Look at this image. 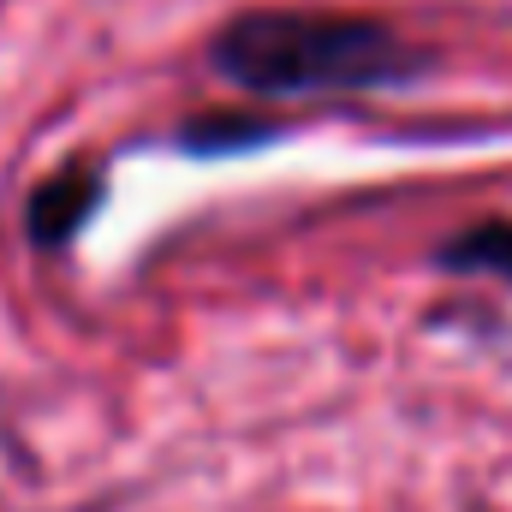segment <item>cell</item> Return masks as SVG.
I'll list each match as a JSON object with an SVG mask.
<instances>
[{
  "mask_svg": "<svg viewBox=\"0 0 512 512\" xmlns=\"http://www.w3.org/2000/svg\"><path fill=\"white\" fill-rule=\"evenodd\" d=\"M215 72L256 96H340L376 90L417 66V54L376 18L251 12L215 36Z\"/></svg>",
  "mask_w": 512,
  "mask_h": 512,
  "instance_id": "6da1fadb",
  "label": "cell"
},
{
  "mask_svg": "<svg viewBox=\"0 0 512 512\" xmlns=\"http://www.w3.org/2000/svg\"><path fill=\"white\" fill-rule=\"evenodd\" d=\"M90 197H96V185H90V173H60L42 197H36V221H30V233L42 239V245H60L78 221H84V209H90Z\"/></svg>",
  "mask_w": 512,
  "mask_h": 512,
  "instance_id": "7a4b0ae2",
  "label": "cell"
},
{
  "mask_svg": "<svg viewBox=\"0 0 512 512\" xmlns=\"http://www.w3.org/2000/svg\"><path fill=\"white\" fill-rule=\"evenodd\" d=\"M447 268H477V274H507L512 280V221H489V227H471L465 239H453L441 251Z\"/></svg>",
  "mask_w": 512,
  "mask_h": 512,
  "instance_id": "3957f363",
  "label": "cell"
}]
</instances>
